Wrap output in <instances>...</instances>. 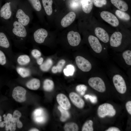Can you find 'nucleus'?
<instances>
[{"label": "nucleus", "instance_id": "obj_20", "mask_svg": "<svg viewBox=\"0 0 131 131\" xmlns=\"http://www.w3.org/2000/svg\"><path fill=\"white\" fill-rule=\"evenodd\" d=\"M122 38V33L118 32H115L111 36L110 42V45L113 47H117L121 44Z\"/></svg>", "mask_w": 131, "mask_h": 131}, {"label": "nucleus", "instance_id": "obj_24", "mask_svg": "<svg viewBox=\"0 0 131 131\" xmlns=\"http://www.w3.org/2000/svg\"><path fill=\"white\" fill-rule=\"evenodd\" d=\"M42 1L46 13L48 16H50L52 12V0H42Z\"/></svg>", "mask_w": 131, "mask_h": 131}, {"label": "nucleus", "instance_id": "obj_31", "mask_svg": "<svg viewBox=\"0 0 131 131\" xmlns=\"http://www.w3.org/2000/svg\"><path fill=\"white\" fill-rule=\"evenodd\" d=\"M64 129L66 131H77L78 130L79 128L77 125L75 123L70 122L65 124Z\"/></svg>", "mask_w": 131, "mask_h": 131}, {"label": "nucleus", "instance_id": "obj_8", "mask_svg": "<svg viewBox=\"0 0 131 131\" xmlns=\"http://www.w3.org/2000/svg\"><path fill=\"white\" fill-rule=\"evenodd\" d=\"M48 35V32L46 29L40 28L35 30L33 32L32 37L35 42L38 44H42L44 42Z\"/></svg>", "mask_w": 131, "mask_h": 131}, {"label": "nucleus", "instance_id": "obj_39", "mask_svg": "<svg viewBox=\"0 0 131 131\" xmlns=\"http://www.w3.org/2000/svg\"><path fill=\"white\" fill-rule=\"evenodd\" d=\"M87 89V87L85 85L83 84L78 85L76 88V90L77 92L82 96L85 94Z\"/></svg>", "mask_w": 131, "mask_h": 131}, {"label": "nucleus", "instance_id": "obj_1", "mask_svg": "<svg viewBox=\"0 0 131 131\" xmlns=\"http://www.w3.org/2000/svg\"><path fill=\"white\" fill-rule=\"evenodd\" d=\"M3 27L14 45L21 49L25 48L29 37L30 29L13 18L4 24Z\"/></svg>", "mask_w": 131, "mask_h": 131}, {"label": "nucleus", "instance_id": "obj_41", "mask_svg": "<svg viewBox=\"0 0 131 131\" xmlns=\"http://www.w3.org/2000/svg\"><path fill=\"white\" fill-rule=\"evenodd\" d=\"M93 3L96 7H101L107 3L106 0H93Z\"/></svg>", "mask_w": 131, "mask_h": 131}, {"label": "nucleus", "instance_id": "obj_27", "mask_svg": "<svg viewBox=\"0 0 131 131\" xmlns=\"http://www.w3.org/2000/svg\"><path fill=\"white\" fill-rule=\"evenodd\" d=\"M32 8L38 13L41 11L42 6L39 0H28Z\"/></svg>", "mask_w": 131, "mask_h": 131}, {"label": "nucleus", "instance_id": "obj_19", "mask_svg": "<svg viewBox=\"0 0 131 131\" xmlns=\"http://www.w3.org/2000/svg\"><path fill=\"white\" fill-rule=\"evenodd\" d=\"M69 97L73 103L77 107L82 108L84 105V102L83 100L77 94L74 92L70 93Z\"/></svg>", "mask_w": 131, "mask_h": 131}, {"label": "nucleus", "instance_id": "obj_18", "mask_svg": "<svg viewBox=\"0 0 131 131\" xmlns=\"http://www.w3.org/2000/svg\"><path fill=\"white\" fill-rule=\"evenodd\" d=\"M76 17V15L74 12L73 11L69 12L61 20V25L64 27H68L74 21Z\"/></svg>", "mask_w": 131, "mask_h": 131}, {"label": "nucleus", "instance_id": "obj_38", "mask_svg": "<svg viewBox=\"0 0 131 131\" xmlns=\"http://www.w3.org/2000/svg\"><path fill=\"white\" fill-rule=\"evenodd\" d=\"M75 71L74 66L71 65L67 66L66 68L64 69L63 72L65 75L67 76H72L73 75Z\"/></svg>", "mask_w": 131, "mask_h": 131}, {"label": "nucleus", "instance_id": "obj_15", "mask_svg": "<svg viewBox=\"0 0 131 131\" xmlns=\"http://www.w3.org/2000/svg\"><path fill=\"white\" fill-rule=\"evenodd\" d=\"M88 40L91 47L95 52L99 53L101 52L102 46L96 37L92 35H90L88 37Z\"/></svg>", "mask_w": 131, "mask_h": 131}, {"label": "nucleus", "instance_id": "obj_6", "mask_svg": "<svg viewBox=\"0 0 131 131\" xmlns=\"http://www.w3.org/2000/svg\"><path fill=\"white\" fill-rule=\"evenodd\" d=\"M88 83L91 88L99 92H103L106 90L105 83L100 77H97L90 78L88 80Z\"/></svg>", "mask_w": 131, "mask_h": 131}, {"label": "nucleus", "instance_id": "obj_11", "mask_svg": "<svg viewBox=\"0 0 131 131\" xmlns=\"http://www.w3.org/2000/svg\"><path fill=\"white\" fill-rule=\"evenodd\" d=\"M76 64L78 68L84 72L89 71L92 68L90 62L84 57L80 56H77L75 59Z\"/></svg>", "mask_w": 131, "mask_h": 131}, {"label": "nucleus", "instance_id": "obj_16", "mask_svg": "<svg viewBox=\"0 0 131 131\" xmlns=\"http://www.w3.org/2000/svg\"><path fill=\"white\" fill-rule=\"evenodd\" d=\"M0 65L8 69H15V66L10 61L5 53L0 49Z\"/></svg>", "mask_w": 131, "mask_h": 131}, {"label": "nucleus", "instance_id": "obj_23", "mask_svg": "<svg viewBox=\"0 0 131 131\" xmlns=\"http://www.w3.org/2000/svg\"><path fill=\"white\" fill-rule=\"evenodd\" d=\"M111 2L119 10L125 11L128 9L127 4L123 0H111Z\"/></svg>", "mask_w": 131, "mask_h": 131}, {"label": "nucleus", "instance_id": "obj_44", "mask_svg": "<svg viewBox=\"0 0 131 131\" xmlns=\"http://www.w3.org/2000/svg\"><path fill=\"white\" fill-rule=\"evenodd\" d=\"M126 108L128 113L131 115V101H127L125 105Z\"/></svg>", "mask_w": 131, "mask_h": 131}, {"label": "nucleus", "instance_id": "obj_7", "mask_svg": "<svg viewBox=\"0 0 131 131\" xmlns=\"http://www.w3.org/2000/svg\"><path fill=\"white\" fill-rule=\"evenodd\" d=\"M113 81L116 90L119 93L123 94L126 92L127 87L126 83L121 75L119 74L115 75L113 77Z\"/></svg>", "mask_w": 131, "mask_h": 131}, {"label": "nucleus", "instance_id": "obj_42", "mask_svg": "<svg viewBox=\"0 0 131 131\" xmlns=\"http://www.w3.org/2000/svg\"><path fill=\"white\" fill-rule=\"evenodd\" d=\"M84 97L86 99H89L90 102L93 104L95 103L97 101V97L95 95L86 94L84 96Z\"/></svg>", "mask_w": 131, "mask_h": 131}, {"label": "nucleus", "instance_id": "obj_48", "mask_svg": "<svg viewBox=\"0 0 131 131\" xmlns=\"http://www.w3.org/2000/svg\"><path fill=\"white\" fill-rule=\"evenodd\" d=\"M2 121L1 120V116L0 115V122Z\"/></svg>", "mask_w": 131, "mask_h": 131}, {"label": "nucleus", "instance_id": "obj_9", "mask_svg": "<svg viewBox=\"0 0 131 131\" xmlns=\"http://www.w3.org/2000/svg\"><path fill=\"white\" fill-rule=\"evenodd\" d=\"M33 59L30 55L25 54L15 55V64L20 66L33 65Z\"/></svg>", "mask_w": 131, "mask_h": 131}, {"label": "nucleus", "instance_id": "obj_14", "mask_svg": "<svg viewBox=\"0 0 131 131\" xmlns=\"http://www.w3.org/2000/svg\"><path fill=\"white\" fill-rule=\"evenodd\" d=\"M67 37L69 44L73 46L78 45L81 41V36L79 33L73 31H70L68 33Z\"/></svg>", "mask_w": 131, "mask_h": 131}, {"label": "nucleus", "instance_id": "obj_12", "mask_svg": "<svg viewBox=\"0 0 131 131\" xmlns=\"http://www.w3.org/2000/svg\"><path fill=\"white\" fill-rule=\"evenodd\" d=\"M101 18L105 21L114 27L119 25V20L112 13L106 11H103L100 13Z\"/></svg>", "mask_w": 131, "mask_h": 131}, {"label": "nucleus", "instance_id": "obj_49", "mask_svg": "<svg viewBox=\"0 0 131 131\" xmlns=\"http://www.w3.org/2000/svg\"><path fill=\"white\" fill-rule=\"evenodd\" d=\"M0 8H1V7H0Z\"/></svg>", "mask_w": 131, "mask_h": 131}, {"label": "nucleus", "instance_id": "obj_35", "mask_svg": "<svg viewBox=\"0 0 131 131\" xmlns=\"http://www.w3.org/2000/svg\"><path fill=\"white\" fill-rule=\"evenodd\" d=\"M58 108L61 114L60 118L61 121L63 122H65L70 117V114L69 112L67 110L62 108L59 106H58Z\"/></svg>", "mask_w": 131, "mask_h": 131}, {"label": "nucleus", "instance_id": "obj_4", "mask_svg": "<svg viewBox=\"0 0 131 131\" xmlns=\"http://www.w3.org/2000/svg\"><path fill=\"white\" fill-rule=\"evenodd\" d=\"M10 1L5 3L0 9V21L4 24L14 18L17 6Z\"/></svg>", "mask_w": 131, "mask_h": 131}, {"label": "nucleus", "instance_id": "obj_28", "mask_svg": "<svg viewBox=\"0 0 131 131\" xmlns=\"http://www.w3.org/2000/svg\"><path fill=\"white\" fill-rule=\"evenodd\" d=\"M66 63L65 61L63 59H61L58 62L57 66H54L51 69L52 72L53 73L60 72Z\"/></svg>", "mask_w": 131, "mask_h": 131}, {"label": "nucleus", "instance_id": "obj_47", "mask_svg": "<svg viewBox=\"0 0 131 131\" xmlns=\"http://www.w3.org/2000/svg\"><path fill=\"white\" fill-rule=\"evenodd\" d=\"M29 131H39V130L37 129L36 128H33L31 129Z\"/></svg>", "mask_w": 131, "mask_h": 131}, {"label": "nucleus", "instance_id": "obj_22", "mask_svg": "<svg viewBox=\"0 0 131 131\" xmlns=\"http://www.w3.org/2000/svg\"><path fill=\"white\" fill-rule=\"evenodd\" d=\"M26 87L28 89L32 90L38 89L40 86V82L38 79L33 78L31 79L26 82Z\"/></svg>", "mask_w": 131, "mask_h": 131}, {"label": "nucleus", "instance_id": "obj_34", "mask_svg": "<svg viewBox=\"0 0 131 131\" xmlns=\"http://www.w3.org/2000/svg\"><path fill=\"white\" fill-rule=\"evenodd\" d=\"M122 57L126 63L131 65V51L128 50L124 51L122 54Z\"/></svg>", "mask_w": 131, "mask_h": 131}, {"label": "nucleus", "instance_id": "obj_25", "mask_svg": "<svg viewBox=\"0 0 131 131\" xmlns=\"http://www.w3.org/2000/svg\"><path fill=\"white\" fill-rule=\"evenodd\" d=\"M82 3L83 11L87 14L89 13L92 8L93 0H83Z\"/></svg>", "mask_w": 131, "mask_h": 131}, {"label": "nucleus", "instance_id": "obj_32", "mask_svg": "<svg viewBox=\"0 0 131 131\" xmlns=\"http://www.w3.org/2000/svg\"><path fill=\"white\" fill-rule=\"evenodd\" d=\"M42 54L40 51L36 49H32L30 52V56L33 58L36 61L42 57Z\"/></svg>", "mask_w": 131, "mask_h": 131}, {"label": "nucleus", "instance_id": "obj_40", "mask_svg": "<svg viewBox=\"0 0 131 131\" xmlns=\"http://www.w3.org/2000/svg\"><path fill=\"white\" fill-rule=\"evenodd\" d=\"M33 117L34 121L38 123H43L45 120V117L44 113L39 115Z\"/></svg>", "mask_w": 131, "mask_h": 131}, {"label": "nucleus", "instance_id": "obj_2", "mask_svg": "<svg viewBox=\"0 0 131 131\" xmlns=\"http://www.w3.org/2000/svg\"><path fill=\"white\" fill-rule=\"evenodd\" d=\"M0 49L5 53L11 62L15 66V55L12 49L11 39L3 26L0 28Z\"/></svg>", "mask_w": 131, "mask_h": 131}, {"label": "nucleus", "instance_id": "obj_17", "mask_svg": "<svg viewBox=\"0 0 131 131\" xmlns=\"http://www.w3.org/2000/svg\"><path fill=\"white\" fill-rule=\"evenodd\" d=\"M57 101L59 106L66 110L69 109L71 107V104L67 97L64 94L60 93L56 97Z\"/></svg>", "mask_w": 131, "mask_h": 131}, {"label": "nucleus", "instance_id": "obj_45", "mask_svg": "<svg viewBox=\"0 0 131 131\" xmlns=\"http://www.w3.org/2000/svg\"><path fill=\"white\" fill-rule=\"evenodd\" d=\"M106 131H120L119 128L115 127H111L109 128Z\"/></svg>", "mask_w": 131, "mask_h": 131}, {"label": "nucleus", "instance_id": "obj_43", "mask_svg": "<svg viewBox=\"0 0 131 131\" xmlns=\"http://www.w3.org/2000/svg\"><path fill=\"white\" fill-rule=\"evenodd\" d=\"M16 122L15 120L12 117L9 128L10 131H15L16 128Z\"/></svg>", "mask_w": 131, "mask_h": 131}, {"label": "nucleus", "instance_id": "obj_50", "mask_svg": "<svg viewBox=\"0 0 131 131\" xmlns=\"http://www.w3.org/2000/svg\"></svg>", "mask_w": 131, "mask_h": 131}, {"label": "nucleus", "instance_id": "obj_3", "mask_svg": "<svg viewBox=\"0 0 131 131\" xmlns=\"http://www.w3.org/2000/svg\"><path fill=\"white\" fill-rule=\"evenodd\" d=\"M14 18L25 27H28L33 18L32 8L31 6L23 5L17 6Z\"/></svg>", "mask_w": 131, "mask_h": 131}, {"label": "nucleus", "instance_id": "obj_46", "mask_svg": "<svg viewBox=\"0 0 131 131\" xmlns=\"http://www.w3.org/2000/svg\"><path fill=\"white\" fill-rule=\"evenodd\" d=\"M5 125V123L4 121L0 122V127L3 128Z\"/></svg>", "mask_w": 131, "mask_h": 131}, {"label": "nucleus", "instance_id": "obj_21", "mask_svg": "<svg viewBox=\"0 0 131 131\" xmlns=\"http://www.w3.org/2000/svg\"><path fill=\"white\" fill-rule=\"evenodd\" d=\"M95 33L96 36L102 42L106 43L109 41V35L106 31L103 28L97 27L95 30Z\"/></svg>", "mask_w": 131, "mask_h": 131}, {"label": "nucleus", "instance_id": "obj_37", "mask_svg": "<svg viewBox=\"0 0 131 131\" xmlns=\"http://www.w3.org/2000/svg\"><path fill=\"white\" fill-rule=\"evenodd\" d=\"M12 116V115L10 113L8 114L6 116L5 114L3 115L4 121L5 123V127L6 131L9 130Z\"/></svg>", "mask_w": 131, "mask_h": 131}, {"label": "nucleus", "instance_id": "obj_36", "mask_svg": "<svg viewBox=\"0 0 131 131\" xmlns=\"http://www.w3.org/2000/svg\"><path fill=\"white\" fill-rule=\"evenodd\" d=\"M93 122L91 120L86 121L83 124L82 129V131H93Z\"/></svg>", "mask_w": 131, "mask_h": 131}, {"label": "nucleus", "instance_id": "obj_26", "mask_svg": "<svg viewBox=\"0 0 131 131\" xmlns=\"http://www.w3.org/2000/svg\"><path fill=\"white\" fill-rule=\"evenodd\" d=\"M52 64L53 62L51 59L48 58L40 66V69L42 72H47L49 69Z\"/></svg>", "mask_w": 131, "mask_h": 131}, {"label": "nucleus", "instance_id": "obj_13", "mask_svg": "<svg viewBox=\"0 0 131 131\" xmlns=\"http://www.w3.org/2000/svg\"><path fill=\"white\" fill-rule=\"evenodd\" d=\"M15 66V69L16 72L23 78L30 77L34 72L33 65L23 66L16 65Z\"/></svg>", "mask_w": 131, "mask_h": 131}, {"label": "nucleus", "instance_id": "obj_33", "mask_svg": "<svg viewBox=\"0 0 131 131\" xmlns=\"http://www.w3.org/2000/svg\"><path fill=\"white\" fill-rule=\"evenodd\" d=\"M21 115V113L19 111L15 110L13 112L12 117L16 121L17 126L19 128H21L23 125L22 123L19 119Z\"/></svg>", "mask_w": 131, "mask_h": 131}, {"label": "nucleus", "instance_id": "obj_29", "mask_svg": "<svg viewBox=\"0 0 131 131\" xmlns=\"http://www.w3.org/2000/svg\"><path fill=\"white\" fill-rule=\"evenodd\" d=\"M54 87V83L53 81L49 79H46L43 82V88L46 91H51Z\"/></svg>", "mask_w": 131, "mask_h": 131}, {"label": "nucleus", "instance_id": "obj_10", "mask_svg": "<svg viewBox=\"0 0 131 131\" xmlns=\"http://www.w3.org/2000/svg\"><path fill=\"white\" fill-rule=\"evenodd\" d=\"M26 90L23 87L17 86L14 88L12 91V96L16 101L22 102L26 99Z\"/></svg>", "mask_w": 131, "mask_h": 131}, {"label": "nucleus", "instance_id": "obj_30", "mask_svg": "<svg viewBox=\"0 0 131 131\" xmlns=\"http://www.w3.org/2000/svg\"><path fill=\"white\" fill-rule=\"evenodd\" d=\"M117 16L120 19L125 21H128L130 19L129 15L126 12L119 10H117L115 12Z\"/></svg>", "mask_w": 131, "mask_h": 131}, {"label": "nucleus", "instance_id": "obj_5", "mask_svg": "<svg viewBox=\"0 0 131 131\" xmlns=\"http://www.w3.org/2000/svg\"><path fill=\"white\" fill-rule=\"evenodd\" d=\"M97 114L99 117L103 118L106 116L113 117L116 113L113 106L108 103H104L99 105L97 109Z\"/></svg>", "mask_w": 131, "mask_h": 131}]
</instances>
